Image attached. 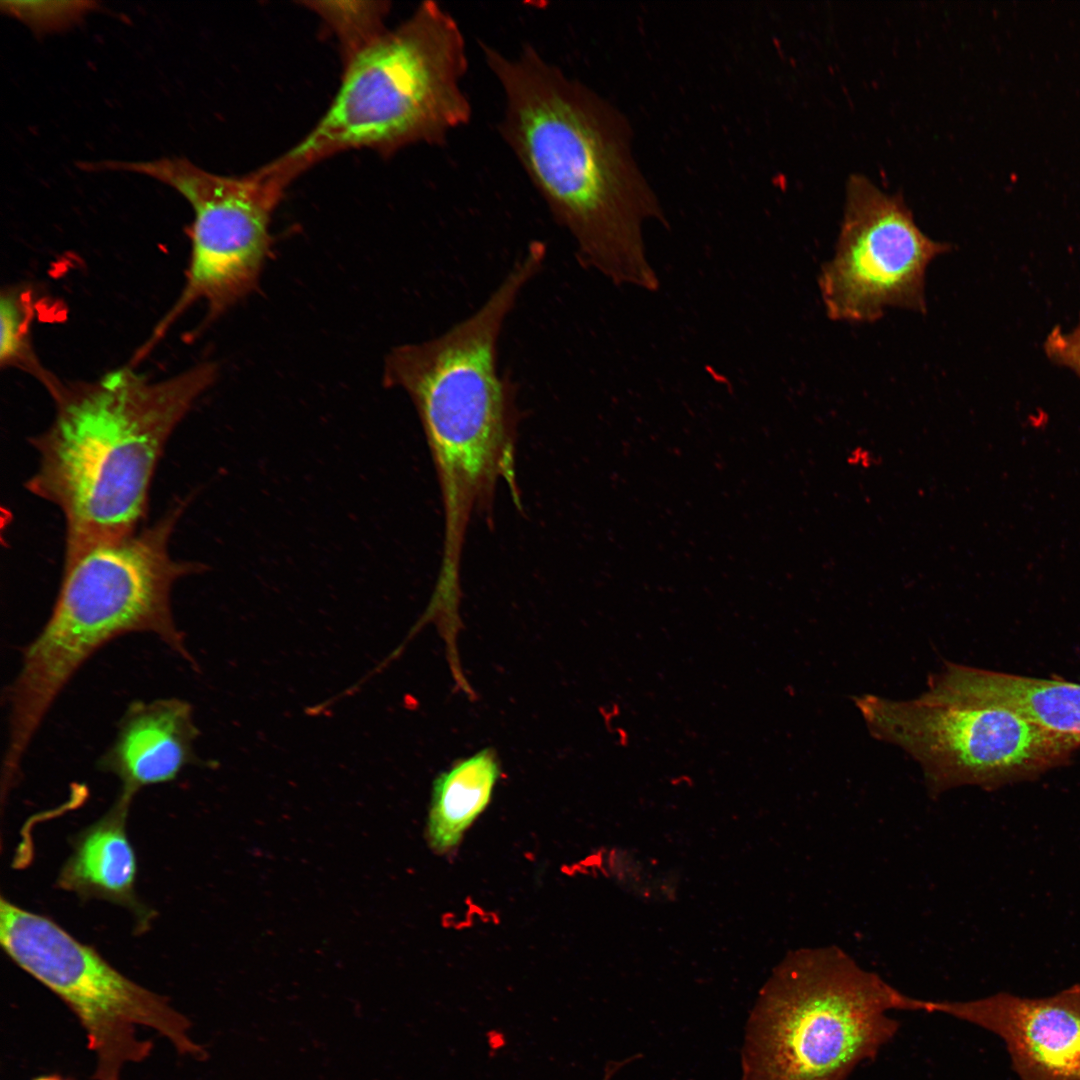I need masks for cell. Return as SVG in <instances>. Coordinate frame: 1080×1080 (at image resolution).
I'll return each mask as SVG.
<instances>
[{
	"instance_id": "cell-6",
	"label": "cell",
	"mask_w": 1080,
	"mask_h": 1080,
	"mask_svg": "<svg viewBox=\"0 0 1080 1080\" xmlns=\"http://www.w3.org/2000/svg\"><path fill=\"white\" fill-rule=\"evenodd\" d=\"M836 946L799 949L774 969L746 1022L740 1080H847L920 1011Z\"/></svg>"
},
{
	"instance_id": "cell-14",
	"label": "cell",
	"mask_w": 1080,
	"mask_h": 1080,
	"mask_svg": "<svg viewBox=\"0 0 1080 1080\" xmlns=\"http://www.w3.org/2000/svg\"><path fill=\"white\" fill-rule=\"evenodd\" d=\"M502 775L492 747L456 759L433 780L425 836L437 854L452 852L491 802Z\"/></svg>"
},
{
	"instance_id": "cell-1",
	"label": "cell",
	"mask_w": 1080,
	"mask_h": 1080,
	"mask_svg": "<svg viewBox=\"0 0 1080 1080\" xmlns=\"http://www.w3.org/2000/svg\"><path fill=\"white\" fill-rule=\"evenodd\" d=\"M504 96L499 130L584 267L616 285L659 287L643 224H667L615 106L526 45L515 56L481 43Z\"/></svg>"
},
{
	"instance_id": "cell-20",
	"label": "cell",
	"mask_w": 1080,
	"mask_h": 1080,
	"mask_svg": "<svg viewBox=\"0 0 1080 1080\" xmlns=\"http://www.w3.org/2000/svg\"><path fill=\"white\" fill-rule=\"evenodd\" d=\"M846 462L850 467L870 470L878 466L880 460L878 455L869 447L856 445L848 451Z\"/></svg>"
},
{
	"instance_id": "cell-2",
	"label": "cell",
	"mask_w": 1080,
	"mask_h": 1080,
	"mask_svg": "<svg viewBox=\"0 0 1080 1080\" xmlns=\"http://www.w3.org/2000/svg\"><path fill=\"white\" fill-rule=\"evenodd\" d=\"M216 377L205 362L163 379L125 367L46 387L55 414L30 440L39 460L25 487L62 513L64 556L139 530L168 439Z\"/></svg>"
},
{
	"instance_id": "cell-3",
	"label": "cell",
	"mask_w": 1080,
	"mask_h": 1080,
	"mask_svg": "<svg viewBox=\"0 0 1080 1080\" xmlns=\"http://www.w3.org/2000/svg\"><path fill=\"white\" fill-rule=\"evenodd\" d=\"M530 272L512 266L470 315L431 339L392 349L384 384L411 399L431 452L444 514L443 546L464 549L474 513L493 504L515 478L516 392L499 367V343Z\"/></svg>"
},
{
	"instance_id": "cell-21",
	"label": "cell",
	"mask_w": 1080,
	"mask_h": 1080,
	"mask_svg": "<svg viewBox=\"0 0 1080 1080\" xmlns=\"http://www.w3.org/2000/svg\"><path fill=\"white\" fill-rule=\"evenodd\" d=\"M33 1080H64V1079L53 1075V1076H42V1077H38V1078L33 1079Z\"/></svg>"
},
{
	"instance_id": "cell-5",
	"label": "cell",
	"mask_w": 1080,
	"mask_h": 1080,
	"mask_svg": "<svg viewBox=\"0 0 1080 1080\" xmlns=\"http://www.w3.org/2000/svg\"><path fill=\"white\" fill-rule=\"evenodd\" d=\"M467 66L457 21L438 3H421L403 23L345 61L325 114L276 163L294 179L350 149L388 155L411 144H441L471 118L462 88Z\"/></svg>"
},
{
	"instance_id": "cell-9",
	"label": "cell",
	"mask_w": 1080,
	"mask_h": 1080,
	"mask_svg": "<svg viewBox=\"0 0 1080 1080\" xmlns=\"http://www.w3.org/2000/svg\"><path fill=\"white\" fill-rule=\"evenodd\" d=\"M93 169L148 176L173 188L193 209L186 280L148 347L194 304H205L206 321H212L257 288L271 252L272 215L289 184L270 163L243 176L214 174L180 157L101 161Z\"/></svg>"
},
{
	"instance_id": "cell-10",
	"label": "cell",
	"mask_w": 1080,
	"mask_h": 1080,
	"mask_svg": "<svg viewBox=\"0 0 1080 1080\" xmlns=\"http://www.w3.org/2000/svg\"><path fill=\"white\" fill-rule=\"evenodd\" d=\"M950 250L918 228L901 196L851 175L835 254L818 278L828 317L871 323L888 308L925 313L926 269Z\"/></svg>"
},
{
	"instance_id": "cell-16",
	"label": "cell",
	"mask_w": 1080,
	"mask_h": 1080,
	"mask_svg": "<svg viewBox=\"0 0 1080 1080\" xmlns=\"http://www.w3.org/2000/svg\"><path fill=\"white\" fill-rule=\"evenodd\" d=\"M337 37L347 61L384 32L390 10L387 1H305Z\"/></svg>"
},
{
	"instance_id": "cell-4",
	"label": "cell",
	"mask_w": 1080,
	"mask_h": 1080,
	"mask_svg": "<svg viewBox=\"0 0 1080 1080\" xmlns=\"http://www.w3.org/2000/svg\"><path fill=\"white\" fill-rule=\"evenodd\" d=\"M185 502L149 527L64 556L60 588L39 634L23 650L7 689V752L26 755L45 716L82 665L102 646L129 633L156 636L195 666L171 605L174 584L201 573L198 562L169 551Z\"/></svg>"
},
{
	"instance_id": "cell-19",
	"label": "cell",
	"mask_w": 1080,
	"mask_h": 1080,
	"mask_svg": "<svg viewBox=\"0 0 1080 1080\" xmlns=\"http://www.w3.org/2000/svg\"><path fill=\"white\" fill-rule=\"evenodd\" d=\"M1043 347L1049 360L1070 369L1080 378V318L1071 330L1053 328Z\"/></svg>"
},
{
	"instance_id": "cell-8",
	"label": "cell",
	"mask_w": 1080,
	"mask_h": 1080,
	"mask_svg": "<svg viewBox=\"0 0 1080 1080\" xmlns=\"http://www.w3.org/2000/svg\"><path fill=\"white\" fill-rule=\"evenodd\" d=\"M0 944L20 968L58 996L84 1030L94 1057L93 1080H124L129 1065L152 1054L153 1031L182 1057L203 1061L208 1052L192 1035V1022L164 995L134 982L93 947L52 919L1 897Z\"/></svg>"
},
{
	"instance_id": "cell-13",
	"label": "cell",
	"mask_w": 1080,
	"mask_h": 1080,
	"mask_svg": "<svg viewBox=\"0 0 1080 1080\" xmlns=\"http://www.w3.org/2000/svg\"><path fill=\"white\" fill-rule=\"evenodd\" d=\"M134 796L120 791L111 808L72 839L57 886L83 899H102L130 910L144 927L152 914L135 892L136 856L126 822Z\"/></svg>"
},
{
	"instance_id": "cell-7",
	"label": "cell",
	"mask_w": 1080,
	"mask_h": 1080,
	"mask_svg": "<svg viewBox=\"0 0 1080 1080\" xmlns=\"http://www.w3.org/2000/svg\"><path fill=\"white\" fill-rule=\"evenodd\" d=\"M872 736L917 761L933 796L968 785L986 790L1066 764L1080 738L1051 731L994 703L972 684L967 666L946 663L920 696L855 698Z\"/></svg>"
},
{
	"instance_id": "cell-17",
	"label": "cell",
	"mask_w": 1080,
	"mask_h": 1080,
	"mask_svg": "<svg viewBox=\"0 0 1080 1080\" xmlns=\"http://www.w3.org/2000/svg\"><path fill=\"white\" fill-rule=\"evenodd\" d=\"M24 294L16 289L3 290L0 297V363L32 373L45 385L55 377L47 373L36 358L30 340L32 310Z\"/></svg>"
},
{
	"instance_id": "cell-12",
	"label": "cell",
	"mask_w": 1080,
	"mask_h": 1080,
	"mask_svg": "<svg viewBox=\"0 0 1080 1080\" xmlns=\"http://www.w3.org/2000/svg\"><path fill=\"white\" fill-rule=\"evenodd\" d=\"M193 714L189 702L175 697L131 702L97 769L118 778L120 791L133 796L143 787L174 780L199 762Z\"/></svg>"
},
{
	"instance_id": "cell-11",
	"label": "cell",
	"mask_w": 1080,
	"mask_h": 1080,
	"mask_svg": "<svg viewBox=\"0 0 1080 1080\" xmlns=\"http://www.w3.org/2000/svg\"><path fill=\"white\" fill-rule=\"evenodd\" d=\"M922 1011L997 1035L1020 1080H1080V984L1040 998L998 992L968 1001L924 1000Z\"/></svg>"
},
{
	"instance_id": "cell-18",
	"label": "cell",
	"mask_w": 1080,
	"mask_h": 1080,
	"mask_svg": "<svg viewBox=\"0 0 1080 1080\" xmlns=\"http://www.w3.org/2000/svg\"><path fill=\"white\" fill-rule=\"evenodd\" d=\"M7 11L37 28L63 27L87 10V2H61L58 7L46 8L36 2H6Z\"/></svg>"
},
{
	"instance_id": "cell-15",
	"label": "cell",
	"mask_w": 1080,
	"mask_h": 1080,
	"mask_svg": "<svg viewBox=\"0 0 1080 1080\" xmlns=\"http://www.w3.org/2000/svg\"><path fill=\"white\" fill-rule=\"evenodd\" d=\"M974 687L994 703L1051 730L1080 738V684L968 666Z\"/></svg>"
}]
</instances>
